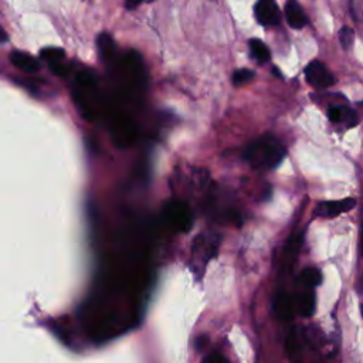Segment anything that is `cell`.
Returning <instances> with one entry per match:
<instances>
[{"instance_id":"8fae6325","label":"cell","mask_w":363,"mask_h":363,"mask_svg":"<svg viewBox=\"0 0 363 363\" xmlns=\"http://www.w3.org/2000/svg\"><path fill=\"white\" fill-rule=\"evenodd\" d=\"M10 61H11V64H13L16 68H18L20 71L27 72V74L35 72V71H38V68H40L38 61H37L34 57H31L30 54L21 52V51H13V52L10 54Z\"/></svg>"},{"instance_id":"7a4b0ae2","label":"cell","mask_w":363,"mask_h":363,"mask_svg":"<svg viewBox=\"0 0 363 363\" xmlns=\"http://www.w3.org/2000/svg\"><path fill=\"white\" fill-rule=\"evenodd\" d=\"M164 216L167 224L176 231H186L191 224V216L189 207L183 201L172 200L164 207Z\"/></svg>"},{"instance_id":"8992f818","label":"cell","mask_w":363,"mask_h":363,"mask_svg":"<svg viewBox=\"0 0 363 363\" xmlns=\"http://www.w3.org/2000/svg\"><path fill=\"white\" fill-rule=\"evenodd\" d=\"M218 247V237L216 234H204L197 237L196 242H194V257L201 261V262H207L208 258H211L214 255V252L217 251Z\"/></svg>"},{"instance_id":"7c38bea8","label":"cell","mask_w":363,"mask_h":363,"mask_svg":"<svg viewBox=\"0 0 363 363\" xmlns=\"http://www.w3.org/2000/svg\"><path fill=\"white\" fill-rule=\"evenodd\" d=\"M285 350L292 363H299L302 360L303 354V347H302V340L298 333V330H291L289 335L286 336L285 342Z\"/></svg>"},{"instance_id":"5bb4252c","label":"cell","mask_w":363,"mask_h":363,"mask_svg":"<svg viewBox=\"0 0 363 363\" xmlns=\"http://www.w3.org/2000/svg\"><path fill=\"white\" fill-rule=\"evenodd\" d=\"M248 47H250L251 57H252L255 61H258V62H261V64L269 61L271 52H269V48L267 47L265 43H262V41L258 40V38H252V40H250Z\"/></svg>"},{"instance_id":"30bf717a","label":"cell","mask_w":363,"mask_h":363,"mask_svg":"<svg viewBox=\"0 0 363 363\" xmlns=\"http://www.w3.org/2000/svg\"><path fill=\"white\" fill-rule=\"evenodd\" d=\"M315 303H316V299H315V292L313 289H306L303 292L299 294V296L295 299L294 305H295V309L296 312L303 316V318H309L313 315L315 312Z\"/></svg>"},{"instance_id":"ba28073f","label":"cell","mask_w":363,"mask_h":363,"mask_svg":"<svg viewBox=\"0 0 363 363\" xmlns=\"http://www.w3.org/2000/svg\"><path fill=\"white\" fill-rule=\"evenodd\" d=\"M284 13H285L286 23L295 30H301L308 24V17L296 0H288L285 3Z\"/></svg>"},{"instance_id":"603a6c76","label":"cell","mask_w":363,"mask_h":363,"mask_svg":"<svg viewBox=\"0 0 363 363\" xmlns=\"http://www.w3.org/2000/svg\"><path fill=\"white\" fill-rule=\"evenodd\" d=\"M4 41H7V34L0 28V43H4Z\"/></svg>"},{"instance_id":"ffe728a7","label":"cell","mask_w":363,"mask_h":363,"mask_svg":"<svg viewBox=\"0 0 363 363\" xmlns=\"http://www.w3.org/2000/svg\"><path fill=\"white\" fill-rule=\"evenodd\" d=\"M349 9L353 18L363 23V0H349Z\"/></svg>"},{"instance_id":"9c48e42d","label":"cell","mask_w":363,"mask_h":363,"mask_svg":"<svg viewBox=\"0 0 363 363\" xmlns=\"http://www.w3.org/2000/svg\"><path fill=\"white\" fill-rule=\"evenodd\" d=\"M274 313L282 322H289L294 316V301L286 292H278L274 298Z\"/></svg>"},{"instance_id":"52a82bcc","label":"cell","mask_w":363,"mask_h":363,"mask_svg":"<svg viewBox=\"0 0 363 363\" xmlns=\"http://www.w3.org/2000/svg\"><path fill=\"white\" fill-rule=\"evenodd\" d=\"M328 119L332 123H339V125H345L346 128H352L359 122V118L356 115V112L347 106H342V105H335L330 106L326 112Z\"/></svg>"},{"instance_id":"6da1fadb","label":"cell","mask_w":363,"mask_h":363,"mask_svg":"<svg viewBox=\"0 0 363 363\" xmlns=\"http://www.w3.org/2000/svg\"><path fill=\"white\" fill-rule=\"evenodd\" d=\"M244 157L257 170H271L284 160L285 147L279 139L267 133L247 145Z\"/></svg>"},{"instance_id":"44dd1931","label":"cell","mask_w":363,"mask_h":363,"mask_svg":"<svg viewBox=\"0 0 363 363\" xmlns=\"http://www.w3.org/2000/svg\"><path fill=\"white\" fill-rule=\"evenodd\" d=\"M204 363H228V360L218 353H211L210 356L206 357Z\"/></svg>"},{"instance_id":"5b68a950","label":"cell","mask_w":363,"mask_h":363,"mask_svg":"<svg viewBox=\"0 0 363 363\" xmlns=\"http://www.w3.org/2000/svg\"><path fill=\"white\" fill-rule=\"evenodd\" d=\"M356 206V199L346 197L342 200H330V201H320L316 206V214L319 217H336L342 213L352 210Z\"/></svg>"},{"instance_id":"e0dca14e","label":"cell","mask_w":363,"mask_h":363,"mask_svg":"<svg viewBox=\"0 0 363 363\" xmlns=\"http://www.w3.org/2000/svg\"><path fill=\"white\" fill-rule=\"evenodd\" d=\"M252 78H254V71H251L248 68H240V69L234 71L231 81L235 86H241V85H245L250 81H252Z\"/></svg>"},{"instance_id":"ac0fdd59","label":"cell","mask_w":363,"mask_h":363,"mask_svg":"<svg viewBox=\"0 0 363 363\" xmlns=\"http://www.w3.org/2000/svg\"><path fill=\"white\" fill-rule=\"evenodd\" d=\"M64 57H65V52H64V50H61V48L51 47V48H44V50L41 51V58H44L48 64L60 62V61H62Z\"/></svg>"},{"instance_id":"d4e9b609","label":"cell","mask_w":363,"mask_h":363,"mask_svg":"<svg viewBox=\"0 0 363 363\" xmlns=\"http://www.w3.org/2000/svg\"><path fill=\"white\" fill-rule=\"evenodd\" d=\"M360 313H362V318H363V305H360Z\"/></svg>"},{"instance_id":"4fadbf2b","label":"cell","mask_w":363,"mask_h":363,"mask_svg":"<svg viewBox=\"0 0 363 363\" xmlns=\"http://www.w3.org/2000/svg\"><path fill=\"white\" fill-rule=\"evenodd\" d=\"M302 244V234L301 233H295L291 235V238L286 241V244L284 245V251H282V264L284 267H291L298 255V251L301 248Z\"/></svg>"},{"instance_id":"d6986e66","label":"cell","mask_w":363,"mask_h":363,"mask_svg":"<svg viewBox=\"0 0 363 363\" xmlns=\"http://www.w3.org/2000/svg\"><path fill=\"white\" fill-rule=\"evenodd\" d=\"M353 40H354L353 28H350L349 26H345L339 31V41H340V45L343 47V50H349L353 45Z\"/></svg>"},{"instance_id":"277c9868","label":"cell","mask_w":363,"mask_h":363,"mask_svg":"<svg viewBox=\"0 0 363 363\" xmlns=\"http://www.w3.org/2000/svg\"><path fill=\"white\" fill-rule=\"evenodd\" d=\"M257 21L264 27L277 26L281 23L282 14L277 4V0H257L254 7Z\"/></svg>"},{"instance_id":"2e32d148","label":"cell","mask_w":363,"mask_h":363,"mask_svg":"<svg viewBox=\"0 0 363 363\" xmlns=\"http://www.w3.org/2000/svg\"><path fill=\"white\" fill-rule=\"evenodd\" d=\"M301 282L303 285H306L308 288H315L318 286L320 282H322V274L318 268L315 267H309V268H305L302 272H301V277H299Z\"/></svg>"},{"instance_id":"3957f363","label":"cell","mask_w":363,"mask_h":363,"mask_svg":"<svg viewBox=\"0 0 363 363\" xmlns=\"http://www.w3.org/2000/svg\"><path fill=\"white\" fill-rule=\"evenodd\" d=\"M306 82L316 89H326L335 84L333 74L318 60L311 61L305 68Z\"/></svg>"},{"instance_id":"9a60e30c","label":"cell","mask_w":363,"mask_h":363,"mask_svg":"<svg viewBox=\"0 0 363 363\" xmlns=\"http://www.w3.org/2000/svg\"><path fill=\"white\" fill-rule=\"evenodd\" d=\"M98 48H99V54L104 58V61L111 62V60L115 55V45H113L111 35L101 34L98 38Z\"/></svg>"},{"instance_id":"7402d4cb","label":"cell","mask_w":363,"mask_h":363,"mask_svg":"<svg viewBox=\"0 0 363 363\" xmlns=\"http://www.w3.org/2000/svg\"><path fill=\"white\" fill-rule=\"evenodd\" d=\"M152 1H155V0H125V6H126V9L133 10L143 3H152Z\"/></svg>"},{"instance_id":"cb8c5ba5","label":"cell","mask_w":363,"mask_h":363,"mask_svg":"<svg viewBox=\"0 0 363 363\" xmlns=\"http://www.w3.org/2000/svg\"><path fill=\"white\" fill-rule=\"evenodd\" d=\"M360 250L363 254V223H362V233H360Z\"/></svg>"}]
</instances>
